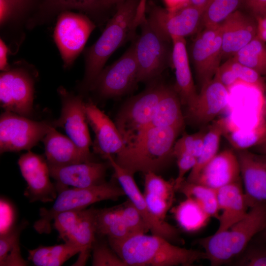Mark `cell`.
I'll return each instance as SVG.
<instances>
[{
    "label": "cell",
    "mask_w": 266,
    "mask_h": 266,
    "mask_svg": "<svg viewBox=\"0 0 266 266\" xmlns=\"http://www.w3.org/2000/svg\"><path fill=\"white\" fill-rule=\"evenodd\" d=\"M108 242L127 266H189L206 260L204 252L181 248L154 234L133 235L123 240L108 239Z\"/></svg>",
    "instance_id": "1"
},
{
    "label": "cell",
    "mask_w": 266,
    "mask_h": 266,
    "mask_svg": "<svg viewBox=\"0 0 266 266\" xmlns=\"http://www.w3.org/2000/svg\"><path fill=\"white\" fill-rule=\"evenodd\" d=\"M181 131L173 127L149 126L116 155L115 161L133 174L157 173L174 157V146Z\"/></svg>",
    "instance_id": "2"
},
{
    "label": "cell",
    "mask_w": 266,
    "mask_h": 266,
    "mask_svg": "<svg viewBox=\"0 0 266 266\" xmlns=\"http://www.w3.org/2000/svg\"><path fill=\"white\" fill-rule=\"evenodd\" d=\"M139 0H126L117 10L98 39L85 53V75L82 86L90 89L112 53L133 37L134 20Z\"/></svg>",
    "instance_id": "3"
},
{
    "label": "cell",
    "mask_w": 266,
    "mask_h": 266,
    "mask_svg": "<svg viewBox=\"0 0 266 266\" xmlns=\"http://www.w3.org/2000/svg\"><path fill=\"white\" fill-rule=\"evenodd\" d=\"M266 228V203L250 207L245 217L228 229L199 239L212 266L232 261L240 255L253 238Z\"/></svg>",
    "instance_id": "4"
},
{
    "label": "cell",
    "mask_w": 266,
    "mask_h": 266,
    "mask_svg": "<svg viewBox=\"0 0 266 266\" xmlns=\"http://www.w3.org/2000/svg\"><path fill=\"white\" fill-rule=\"evenodd\" d=\"M126 196L121 187L112 182L86 188H67L59 193L50 209H40V218L34 225L39 233H49L51 231V222L58 214L69 210L84 209L94 203L105 200H116Z\"/></svg>",
    "instance_id": "5"
},
{
    "label": "cell",
    "mask_w": 266,
    "mask_h": 266,
    "mask_svg": "<svg viewBox=\"0 0 266 266\" xmlns=\"http://www.w3.org/2000/svg\"><path fill=\"white\" fill-rule=\"evenodd\" d=\"M165 86L153 84L128 99L121 106L115 123L126 145L134 142L150 126Z\"/></svg>",
    "instance_id": "6"
},
{
    "label": "cell",
    "mask_w": 266,
    "mask_h": 266,
    "mask_svg": "<svg viewBox=\"0 0 266 266\" xmlns=\"http://www.w3.org/2000/svg\"><path fill=\"white\" fill-rule=\"evenodd\" d=\"M140 34L133 42L138 67V82H150L158 77L166 67L169 52V39L160 33L146 16L141 21Z\"/></svg>",
    "instance_id": "7"
},
{
    "label": "cell",
    "mask_w": 266,
    "mask_h": 266,
    "mask_svg": "<svg viewBox=\"0 0 266 266\" xmlns=\"http://www.w3.org/2000/svg\"><path fill=\"white\" fill-rule=\"evenodd\" d=\"M52 122L37 121L5 111L0 118V153L30 150L42 140Z\"/></svg>",
    "instance_id": "8"
},
{
    "label": "cell",
    "mask_w": 266,
    "mask_h": 266,
    "mask_svg": "<svg viewBox=\"0 0 266 266\" xmlns=\"http://www.w3.org/2000/svg\"><path fill=\"white\" fill-rule=\"evenodd\" d=\"M95 28L94 23L84 15L67 10L60 14L53 36L65 68L73 64Z\"/></svg>",
    "instance_id": "9"
},
{
    "label": "cell",
    "mask_w": 266,
    "mask_h": 266,
    "mask_svg": "<svg viewBox=\"0 0 266 266\" xmlns=\"http://www.w3.org/2000/svg\"><path fill=\"white\" fill-rule=\"evenodd\" d=\"M138 67L133 44L117 61L101 70L90 90L103 99L124 95L138 82Z\"/></svg>",
    "instance_id": "10"
},
{
    "label": "cell",
    "mask_w": 266,
    "mask_h": 266,
    "mask_svg": "<svg viewBox=\"0 0 266 266\" xmlns=\"http://www.w3.org/2000/svg\"><path fill=\"white\" fill-rule=\"evenodd\" d=\"M58 93L61 101V112L52 122L55 128H62L84 156L92 161L90 147L92 143L88 128L85 104L81 96L75 95L60 86Z\"/></svg>",
    "instance_id": "11"
},
{
    "label": "cell",
    "mask_w": 266,
    "mask_h": 266,
    "mask_svg": "<svg viewBox=\"0 0 266 266\" xmlns=\"http://www.w3.org/2000/svg\"><path fill=\"white\" fill-rule=\"evenodd\" d=\"M34 80L22 67L2 71L0 75V102L5 111L30 117L33 111Z\"/></svg>",
    "instance_id": "12"
},
{
    "label": "cell",
    "mask_w": 266,
    "mask_h": 266,
    "mask_svg": "<svg viewBox=\"0 0 266 266\" xmlns=\"http://www.w3.org/2000/svg\"><path fill=\"white\" fill-rule=\"evenodd\" d=\"M149 23L160 33L170 39L185 37L195 33L202 23L203 10L188 4L174 10H169L151 4L146 7Z\"/></svg>",
    "instance_id": "13"
},
{
    "label": "cell",
    "mask_w": 266,
    "mask_h": 266,
    "mask_svg": "<svg viewBox=\"0 0 266 266\" xmlns=\"http://www.w3.org/2000/svg\"><path fill=\"white\" fill-rule=\"evenodd\" d=\"M190 56L201 87L215 76L222 58L220 25L204 27L199 33L190 48Z\"/></svg>",
    "instance_id": "14"
},
{
    "label": "cell",
    "mask_w": 266,
    "mask_h": 266,
    "mask_svg": "<svg viewBox=\"0 0 266 266\" xmlns=\"http://www.w3.org/2000/svg\"><path fill=\"white\" fill-rule=\"evenodd\" d=\"M106 160L114 169V177L125 195L141 214L152 234L165 238L170 242L176 240L179 238L177 230L152 213L134 180L133 174L120 166L112 156H108Z\"/></svg>",
    "instance_id": "15"
},
{
    "label": "cell",
    "mask_w": 266,
    "mask_h": 266,
    "mask_svg": "<svg viewBox=\"0 0 266 266\" xmlns=\"http://www.w3.org/2000/svg\"><path fill=\"white\" fill-rule=\"evenodd\" d=\"M18 164L28 185L25 196L33 202L54 201L57 190L50 180L49 166L43 156L29 150L20 156Z\"/></svg>",
    "instance_id": "16"
},
{
    "label": "cell",
    "mask_w": 266,
    "mask_h": 266,
    "mask_svg": "<svg viewBox=\"0 0 266 266\" xmlns=\"http://www.w3.org/2000/svg\"><path fill=\"white\" fill-rule=\"evenodd\" d=\"M85 107L88 123L95 133L94 152L105 159L120 153L126 144L115 122L92 101L85 102Z\"/></svg>",
    "instance_id": "17"
},
{
    "label": "cell",
    "mask_w": 266,
    "mask_h": 266,
    "mask_svg": "<svg viewBox=\"0 0 266 266\" xmlns=\"http://www.w3.org/2000/svg\"><path fill=\"white\" fill-rule=\"evenodd\" d=\"M236 153L249 208L266 203V155L247 149L238 150Z\"/></svg>",
    "instance_id": "18"
},
{
    "label": "cell",
    "mask_w": 266,
    "mask_h": 266,
    "mask_svg": "<svg viewBox=\"0 0 266 266\" xmlns=\"http://www.w3.org/2000/svg\"><path fill=\"white\" fill-rule=\"evenodd\" d=\"M107 165L90 161L49 167L50 176L56 181L55 186L59 193L68 186L86 188L105 182Z\"/></svg>",
    "instance_id": "19"
},
{
    "label": "cell",
    "mask_w": 266,
    "mask_h": 266,
    "mask_svg": "<svg viewBox=\"0 0 266 266\" xmlns=\"http://www.w3.org/2000/svg\"><path fill=\"white\" fill-rule=\"evenodd\" d=\"M200 88L195 102L187 108V116L194 123L203 125L224 110L228 103L229 91L215 75Z\"/></svg>",
    "instance_id": "20"
},
{
    "label": "cell",
    "mask_w": 266,
    "mask_h": 266,
    "mask_svg": "<svg viewBox=\"0 0 266 266\" xmlns=\"http://www.w3.org/2000/svg\"><path fill=\"white\" fill-rule=\"evenodd\" d=\"M222 58H231L257 36V23L253 18L238 10L220 25Z\"/></svg>",
    "instance_id": "21"
},
{
    "label": "cell",
    "mask_w": 266,
    "mask_h": 266,
    "mask_svg": "<svg viewBox=\"0 0 266 266\" xmlns=\"http://www.w3.org/2000/svg\"><path fill=\"white\" fill-rule=\"evenodd\" d=\"M241 179L236 153L227 149L218 153L204 166L194 183L217 190Z\"/></svg>",
    "instance_id": "22"
},
{
    "label": "cell",
    "mask_w": 266,
    "mask_h": 266,
    "mask_svg": "<svg viewBox=\"0 0 266 266\" xmlns=\"http://www.w3.org/2000/svg\"><path fill=\"white\" fill-rule=\"evenodd\" d=\"M171 40L172 44L171 60L175 75L174 88L181 103L188 108L194 104L198 93L192 77L186 42L184 37H173Z\"/></svg>",
    "instance_id": "23"
},
{
    "label": "cell",
    "mask_w": 266,
    "mask_h": 266,
    "mask_svg": "<svg viewBox=\"0 0 266 266\" xmlns=\"http://www.w3.org/2000/svg\"><path fill=\"white\" fill-rule=\"evenodd\" d=\"M242 179L217 190L219 211V227L216 232L224 231L243 219L249 207L243 190Z\"/></svg>",
    "instance_id": "24"
},
{
    "label": "cell",
    "mask_w": 266,
    "mask_h": 266,
    "mask_svg": "<svg viewBox=\"0 0 266 266\" xmlns=\"http://www.w3.org/2000/svg\"><path fill=\"white\" fill-rule=\"evenodd\" d=\"M55 128L52 126L42 139L49 166H62L90 161L68 137Z\"/></svg>",
    "instance_id": "25"
},
{
    "label": "cell",
    "mask_w": 266,
    "mask_h": 266,
    "mask_svg": "<svg viewBox=\"0 0 266 266\" xmlns=\"http://www.w3.org/2000/svg\"><path fill=\"white\" fill-rule=\"evenodd\" d=\"M144 193L145 201L152 213L165 221L174 200V180H166L157 173H144Z\"/></svg>",
    "instance_id": "26"
},
{
    "label": "cell",
    "mask_w": 266,
    "mask_h": 266,
    "mask_svg": "<svg viewBox=\"0 0 266 266\" xmlns=\"http://www.w3.org/2000/svg\"><path fill=\"white\" fill-rule=\"evenodd\" d=\"M95 208L82 209L77 223L65 242L72 243L81 250L79 256L73 266H84L95 242L96 233Z\"/></svg>",
    "instance_id": "27"
},
{
    "label": "cell",
    "mask_w": 266,
    "mask_h": 266,
    "mask_svg": "<svg viewBox=\"0 0 266 266\" xmlns=\"http://www.w3.org/2000/svg\"><path fill=\"white\" fill-rule=\"evenodd\" d=\"M181 104L174 88L165 85L150 126L173 127L182 130L184 118Z\"/></svg>",
    "instance_id": "28"
},
{
    "label": "cell",
    "mask_w": 266,
    "mask_h": 266,
    "mask_svg": "<svg viewBox=\"0 0 266 266\" xmlns=\"http://www.w3.org/2000/svg\"><path fill=\"white\" fill-rule=\"evenodd\" d=\"M80 252L78 246L68 242L50 246L41 245L29 250L28 259L36 266H59Z\"/></svg>",
    "instance_id": "29"
},
{
    "label": "cell",
    "mask_w": 266,
    "mask_h": 266,
    "mask_svg": "<svg viewBox=\"0 0 266 266\" xmlns=\"http://www.w3.org/2000/svg\"><path fill=\"white\" fill-rule=\"evenodd\" d=\"M96 233L107 236L108 239L123 240L132 236L126 226L118 206L95 209Z\"/></svg>",
    "instance_id": "30"
},
{
    "label": "cell",
    "mask_w": 266,
    "mask_h": 266,
    "mask_svg": "<svg viewBox=\"0 0 266 266\" xmlns=\"http://www.w3.org/2000/svg\"><path fill=\"white\" fill-rule=\"evenodd\" d=\"M225 125L224 120L219 119L214 122L206 131L201 152L189 173L187 181L194 183L201 169L218 153L220 139L225 132Z\"/></svg>",
    "instance_id": "31"
},
{
    "label": "cell",
    "mask_w": 266,
    "mask_h": 266,
    "mask_svg": "<svg viewBox=\"0 0 266 266\" xmlns=\"http://www.w3.org/2000/svg\"><path fill=\"white\" fill-rule=\"evenodd\" d=\"M179 225L188 232L197 231L208 223L211 217L193 199L186 198L172 209Z\"/></svg>",
    "instance_id": "32"
},
{
    "label": "cell",
    "mask_w": 266,
    "mask_h": 266,
    "mask_svg": "<svg viewBox=\"0 0 266 266\" xmlns=\"http://www.w3.org/2000/svg\"><path fill=\"white\" fill-rule=\"evenodd\" d=\"M177 191L195 200L210 217L218 219L220 211L216 190L184 180Z\"/></svg>",
    "instance_id": "33"
},
{
    "label": "cell",
    "mask_w": 266,
    "mask_h": 266,
    "mask_svg": "<svg viewBox=\"0 0 266 266\" xmlns=\"http://www.w3.org/2000/svg\"><path fill=\"white\" fill-rule=\"evenodd\" d=\"M25 223L14 227L0 237V266H23L28 262L22 257L19 246V236Z\"/></svg>",
    "instance_id": "34"
},
{
    "label": "cell",
    "mask_w": 266,
    "mask_h": 266,
    "mask_svg": "<svg viewBox=\"0 0 266 266\" xmlns=\"http://www.w3.org/2000/svg\"><path fill=\"white\" fill-rule=\"evenodd\" d=\"M232 57L261 75H266V44L257 36Z\"/></svg>",
    "instance_id": "35"
},
{
    "label": "cell",
    "mask_w": 266,
    "mask_h": 266,
    "mask_svg": "<svg viewBox=\"0 0 266 266\" xmlns=\"http://www.w3.org/2000/svg\"><path fill=\"white\" fill-rule=\"evenodd\" d=\"M242 3L243 0H210L203 10L202 25L204 27L219 26Z\"/></svg>",
    "instance_id": "36"
},
{
    "label": "cell",
    "mask_w": 266,
    "mask_h": 266,
    "mask_svg": "<svg viewBox=\"0 0 266 266\" xmlns=\"http://www.w3.org/2000/svg\"><path fill=\"white\" fill-rule=\"evenodd\" d=\"M118 207L122 218L132 235L146 234L149 231L141 214L129 200Z\"/></svg>",
    "instance_id": "37"
},
{
    "label": "cell",
    "mask_w": 266,
    "mask_h": 266,
    "mask_svg": "<svg viewBox=\"0 0 266 266\" xmlns=\"http://www.w3.org/2000/svg\"><path fill=\"white\" fill-rule=\"evenodd\" d=\"M228 61L240 84L254 87L264 94L266 85L262 75L253 69L239 63L233 57L229 58Z\"/></svg>",
    "instance_id": "38"
},
{
    "label": "cell",
    "mask_w": 266,
    "mask_h": 266,
    "mask_svg": "<svg viewBox=\"0 0 266 266\" xmlns=\"http://www.w3.org/2000/svg\"><path fill=\"white\" fill-rule=\"evenodd\" d=\"M240 266H266V241L261 239V242L248 244L234 263Z\"/></svg>",
    "instance_id": "39"
},
{
    "label": "cell",
    "mask_w": 266,
    "mask_h": 266,
    "mask_svg": "<svg viewBox=\"0 0 266 266\" xmlns=\"http://www.w3.org/2000/svg\"><path fill=\"white\" fill-rule=\"evenodd\" d=\"M206 131H200L193 134H184L175 142L173 155L174 153L184 152L197 159L201 152Z\"/></svg>",
    "instance_id": "40"
},
{
    "label": "cell",
    "mask_w": 266,
    "mask_h": 266,
    "mask_svg": "<svg viewBox=\"0 0 266 266\" xmlns=\"http://www.w3.org/2000/svg\"><path fill=\"white\" fill-rule=\"evenodd\" d=\"M92 265L93 266H127L111 248L102 243H94Z\"/></svg>",
    "instance_id": "41"
},
{
    "label": "cell",
    "mask_w": 266,
    "mask_h": 266,
    "mask_svg": "<svg viewBox=\"0 0 266 266\" xmlns=\"http://www.w3.org/2000/svg\"><path fill=\"white\" fill-rule=\"evenodd\" d=\"M44 6L50 11L70 9L89 11L100 7V0H45Z\"/></svg>",
    "instance_id": "42"
},
{
    "label": "cell",
    "mask_w": 266,
    "mask_h": 266,
    "mask_svg": "<svg viewBox=\"0 0 266 266\" xmlns=\"http://www.w3.org/2000/svg\"><path fill=\"white\" fill-rule=\"evenodd\" d=\"M81 210L64 211L54 217L53 227L59 233V237L65 242L78 221Z\"/></svg>",
    "instance_id": "43"
},
{
    "label": "cell",
    "mask_w": 266,
    "mask_h": 266,
    "mask_svg": "<svg viewBox=\"0 0 266 266\" xmlns=\"http://www.w3.org/2000/svg\"><path fill=\"white\" fill-rule=\"evenodd\" d=\"M176 158L178 167V175L175 181V189L177 191L178 188L184 181L185 174L195 166L197 158L193 155L184 152L173 153Z\"/></svg>",
    "instance_id": "44"
},
{
    "label": "cell",
    "mask_w": 266,
    "mask_h": 266,
    "mask_svg": "<svg viewBox=\"0 0 266 266\" xmlns=\"http://www.w3.org/2000/svg\"><path fill=\"white\" fill-rule=\"evenodd\" d=\"M14 210L12 205L7 200L0 199V235L4 234L13 227Z\"/></svg>",
    "instance_id": "45"
},
{
    "label": "cell",
    "mask_w": 266,
    "mask_h": 266,
    "mask_svg": "<svg viewBox=\"0 0 266 266\" xmlns=\"http://www.w3.org/2000/svg\"><path fill=\"white\" fill-rule=\"evenodd\" d=\"M215 75L229 91L235 85L240 84L228 60L220 65Z\"/></svg>",
    "instance_id": "46"
},
{
    "label": "cell",
    "mask_w": 266,
    "mask_h": 266,
    "mask_svg": "<svg viewBox=\"0 0 266 266\" xmlns=\"http://www.w3.org/2000/svg\"><path fill=\"white\" fill-rule=\"evenodd\" d=\"M243 3L254 17L266 13V0H243Z\"/></svg>",
    "instance_id": "47"
},
{
    "label": "cell",
    "mask_w": 266,
    "mask_h": 266,
    "mask_svg": "<svg viewBox=\"0 0 266 266\" xmlns=\"http://www.w3.org/2000/svg\"><path fill=\"white\" fill-rule=\"evenodd\" d=\"M254 18L257 23V36L266 44V13Z\"/></svg>",
    "instance_id": "48"
},
{
    "label": "cell",
    "mask_w": 266,
    "mask_h": 266,
    "mask_svg": "<svg viewBox=\"0 0 266 266\" xmlns=\"http://www.w3.org/2000/svg\"><path fill=\"white\" fill-rule=\"evenodd\" d=\"M8 48L4 41L0 40V69L4 71L10 69V66L7 62V54Z\"/></svg>",
    "instance_id": "49"
},
{
    "label": "cell",
    "mask_w": 266,
    "mask_h": 266,
    "mask_svg": "<svg viewBox=\"0 0 266 266\" xmlns=\"http://www.w3.org/2000/svg\"><path fill=\"white\" fill-rule=\"evenodd\" d=\"M146 1L147 0H139L134 20V26L136 28L139 26L142 20L146 17Z\"/></svg>",
    "instance_id": "50"
},
{
    "label": "cell",
    "mask_w": 266,
    "mask_h": 266,
    "mask_svg": "<svg viewBox=\"0 0 266 266\" xmlns=\"http://www.w3.org/2000/svg\"><path fill=\"white\" fill-rule=\"evenodd\" d=\"M166 9L174 10L189 4L190 0H164Z\"/></svg>",
    "instance_id": "51"
},
{
    "label": "cell",
    "mask_w": 266,
    "mask_h": 266,
    "mask_svg": "<svg viewBox=\"0 0 266 266\" xmlns=\"http://www.w3.org/2000/svg\"><path fill=\"white\" fill-rule=\"evenodd\" d=\"M254 152L266 155V134L253 147Z\"/></svg>",
    "instance_id": "52"
},
{
    "label": "cell",
    "mask_w": 266,
    "mask_h": 266,
    "mask_svg": "<svg viewBox=\"0 0 266 266\" xmlns=\"http://www.w3.org/2000/svg\"><path fill=\"white\" fill-rule=\"evenodd\" d=\"M12 6L15 14L19 11L22 10L27 4L28 3L30 0H6Z\"/></svg>",
    "instance_id": "53"
},
{
    "label": "cell",
    "mask_w": 266,
    "mask_h": 266,
    "mask_svg": "<svg viewBox=\"0 0 266 266\" xmlns=\"http://www.w3.org/2000/svg\"><path fill=\"white\" fill-rule=\"evenodd\" d=\"M126 0H100V6L108 7L112 5L118 4Z\"/></svg>",
    "instance_id": "54"
},
{
    "label": "cell",
    "mask_w": 266,
    "mask_h": 266,
    "mask_svg": "<svg viewBox=\"0 0 266 266\" xmlns=\"http://www.w3.org/2000/svg\"><path fill=\"white\" fill-rule=\"evenodd\" d=\"M263 100L261 108V117L264 124L266 127V90L263 94Z\"/></svg>",
    "instance_id": "55"
},
{
    "label": "cell",
    "mask_w": 266,
    "mask_h": 266,
    "mask_svg": "<svg viewBox=\"0 0 266 266\" xmlns=\"http://www.w3.org/2000/svg\"><path fill=\"white\" fill-rule=\"evenodd\" d=\"M210 0H190L189 4H191L204 10Z\"/></svg>",
    "instance_id": "56"
},
{
    "label": "cell",
    "mask_w": 266,
    "mask_h": 266,
    "mask_svg": "<svg viewBox=\"0 0 266 266\" xmlns=\"http://www.w3.org/2000/svg\"><path fill=\"white\" fill-rule=\"evenodd\" d=\"M259 233L261 235V239L266 241V228Z\"/></svg>",
    "instance_id": "57"
}]
</instances>
